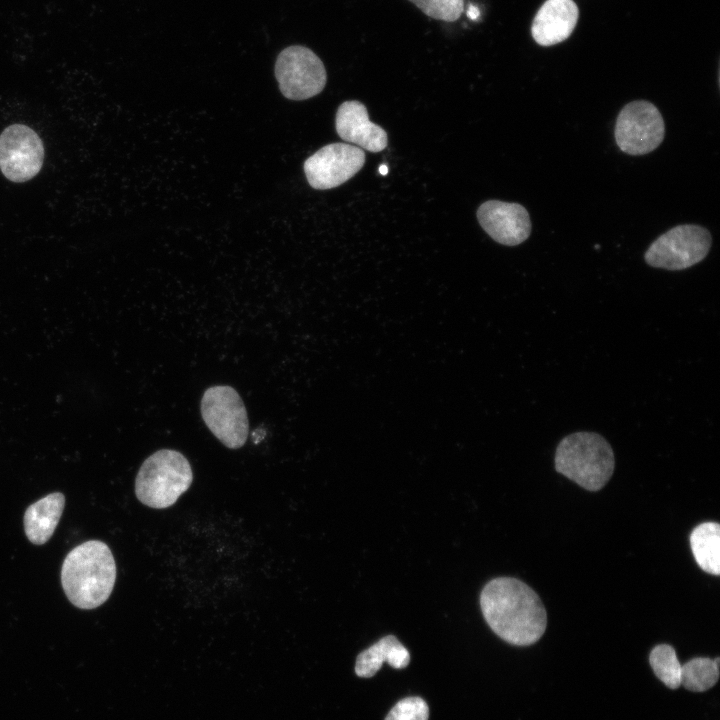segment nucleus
<instances>
[{
	"label": "nucleus",
	"mask_w": 720,
	"mask_h": 720,
	"mask_svg": "<svg viewBox=\"0 0 720 720\" xmlns=\"http://www.w3.org/2000/svg\"><path fill=\"white\" fill-rule=\"evenodd\" d=\"M274 71L281 93L291 100H305L319 94L327 81L323 62L302 45L283 49L277 56Z\"/></svg>",
	"instance_id": "0eeeda50"
},
{
	"label": "nucleus",
	"mask_w": 720,
	"mask_h": 720,
	"mask_svg": "<svg viewBox=\"0 0 720 720\" xmlns=\"http://www.w3.org/2000/svg\"><path fill=\"white\" fill-rule=\"evenodd\" d=\"M650 665L654 674L669 688L681 685V664L674 648L668 644L655 646L650 652Z\"/></svg>",
	"instance_id": "a211bd4d"
},
{
	"label": "nucleus",
	"mask_w": 720,
	"mask_h": 720,
	"mask_svg": "<svg viewBox=\"0 0 720 720\" xmlns=\"http://www.w3.org/2000/svg\"><path fill=\"white\" fill-rule=\"evenodd\" d=\"M712 244L710 232L699 225H677L654 240L645 252L646 263L671 271L684 270L701 262Z\"/></svg>",
	"instance_id": "39448f33"
},
{
	"label": "nucleus",
	"mask_w": 720,
	"mask_h": 720,
	"mask_svg": "<svg viewBox=\"0 0 720 720\" xmlns=\"http://www.w3.org/2000/svg\"><path fill=\"white\" fill-rule=\"evenodd\" d=\"M379 172H380V174H382V175H386V174L388 173V168H387V166H386V165H381L380 168H379Z\"/></svg>",
	"instance_id": "412c9836"
},
{
	"label": "nucleus",
	"mask_w": 720,
	"mask_h": 720,
	"mask_svg": "<svg viewBox=\"0 0 720 720\" xmlns=\"http://www.w3.org/2000/svg\"><path fill=\"white\" fill-rule=\"evenodd\" d=\"M65 507V496L54 492L34 502L24 513V531L32 544H45L55 532Z\"/></svg>",
	"instance_id": "4468645a"
},
{
	"label": "nucleus",
	"mask_w": 720,
	"mask_h": 720,
	"mask_svg": "<svg viewBox=\"0 0 720 720\" xmlns=\"http://www.w3.org/2000/svg\"><path fill=\"white\" fill-rule=\"evenodd\" d=\"M578 16L579 10L573 0H546L532 22L533 39L541 46L566 40L573 32Z\"/></svg>",
	"instance_id": "ddd939ff"
},
{
	"label": "nucleus",
	"mask_w": 720,
	"mask_h": 720,
	"mask_svg": "<svg viewBox=\"0 0 720 720\" xmlns=\"http://www.w3.org/2000/svg\"><path fill=\"white\" fill-rule=\"evenodd\" d=\"M116 580V564L109 546L89 540L73 548L61 568V584L77 608L94 609L110 597Z\"/></svg>",
	"instance_id": "f03ea898"
},
{
	"label": "nucleus",
	"mask_w": 720,
	"mask_h": 720,
	"mask_svg": "<svg viewBox=\"0 0 720 720\" xmlns=\"http://www.w3.org/2000/svg\"><path fill=\"white\" fill-rule=\"evenodd\" d=\"M365 163V152L345 143L328 144L304 162L308 183L314 189L338 187L352 178Z\"/></svg>",
	"instance_id": "9d476101"
},
{
	"label": "nucleus",
	"mask_w": 720,
	"mask_h": 720,
	"mask_svg": "<svg viewBox=\"0 0 720 720\" xmlns=\"http://www.w3.org/2000/svg\"><path fill=\"white\" fill-rule=\"evenodd\" d=\"M480 607L492 631L512 645H531L546 630L547 613L540 597L516 578L490 580L481 591Z\"/></svg>",
	"instance_id": "f257e3e1"
},
{
	"label": "nucleus",
	"mask_w": 720,
	"mask_h": 720,
	"mask_svg": "<svg viewBox=\"0 0 720 720\" xmlns=\"http://www.w3.org/2000/svg\"><path fill=\"white\" fill-rule=\"evenodd\" d=\"M202 419L212 434L227 448H241L248 437L249 422L238 392L228 385L205 390L200 404Z\"/></svg>",
	"instance_id": "423d86ee"
},
{
	"label": "nucleus",
	"mask_w": 720,
	"mask_h": 720,
	"mask_svg": "<svg viewBox=\"0 0 720 720\" xmlns=\"http://www.w3.org/2000/svg\"><path fill=\"white\" fill-rule=\"evenodd\" d=\"M192 481L187 458L179 451L160 449L142 463L135 478V494L142 504L165 509L176 503Z\"/></svg>",
	"instance_id": "20e7f679"
},
{
	"label": "nucleus",
	"mask_w": 720,
	"mask_h": 720,
	"mask_svg": "<svg viewBox=\"0 0 720 720\" xmlns=\"http://www.w3.org/2000/svg\"><path fill=\"white\" fill-rule=\"evenodd\" d=\"M430 18L445 22L458 20L464 10V0H409Z\"/></svg>",
	"instance_id": "6ab92c4d"
},
{
	"label": "nucleus",
	"mask_w": 720,
	"mask_h": 720,
	"mask_svg": "<svg viewBox=\"0 0 720 720\" xmlns=\"http://www.w3.org/2000/svg\"><path fill=\"white\" fill-rule=\"evenodd\" d=\"M335 127L341 139L370 152H380L387 146L386 131L369 120L365 105L359 101H345L339 106Z\"/></svg>",
	"instance_id": "f8f14e48"
},
{
	"label": "nucleus",
	"mask_w": 720,
	"mask_h": 720,
	"mask_svg": "<svg viewBox=\"0 0 720 720\" xmlns=\"http://www.w3.org/2000/svg\"><path fill=\"white\" fill-rule=\"evenodd\" d=\"M719 661V657H696L686 662L681 666V684L694 692L713 687L719 678Z\"/></svg>",
	"instance_id": "f3484780"
},
{
	"label": "nucleus",
	"mask_w": 720,
	"mask_h": 720,
	"mask_svg": "<svg viewBox=\"0 0 720 720\" xmlns=\"http://www.w3.org/2000/svg\"><path fill=\"white\" fill-rule=\"evenodd\" d=\"M384 662L396 669L405 668L410 662L408 650L394 635H387L362 651L356 659L355 673L359 677H372Z\"/></svg>",
	"instance_id": "2eb2a0df"
},
{
	"label": "nucleus",
	"mask_w": 720,
	"mask_h": 720,
	"mask_svg": "<svg viewBox=\"0 0 720 720\" xmlns=\"http://www.w3.org/2000/svg\"><path fill=\"white\" fill-rule=\"evenodd\" d=\"M43 160V143L33 129L13 124L0 134V169L10 181L30 180L40 171Z\"/></svg>",
	"instance_id": "1a4fd4ad"
},
{
	"label": "nucleus",
	"mask_w": 720,
	"mask_h": 720,
	"mask_svg": "<svg viewBox=\"0 0 720 720\" xmlns=\"http://www.w3.org/2000/svg\"><path fill=\"white\" fill-rule=\"evenodd\" d=\"M555 470L588 491H598L611 478L615 457L611 445L598 433L580 431L557 445Z\"/></svg>",
	"instance_id": "7ed1b4c3"
},
{
	"label": "nucleus",
	"mask_w": 720,
	"mask_h": 720,
	"mask_svg": "<svg viewBox=\"0 0 720 720\" xmlns=\"http://www.w3.org/2000/svg\"><path fill=\"white\" fill-rule=\"evenodd\" d=\"M690 547L699 567L706 573L720 574V525L704 522L690 534Z\"/></svg>",
	"instance_id": "dca6fc26"
},
{
	"label": "nucleus",
	"mask_w": 720,
	"mask_h": 720,
	"mask_svg": "<svg viewBox=\"0 0 720 720\" xmlns=\"http://www.w3.org/2000/svg\"><path fill=\"white\" fill-rule=\"evenodd\" d=\"M477 219L484 231L502 245H519L531 233L529 213L518 203L488 200L478 208Z\"/></svg>",
	"instance_id": "9b49d317"
},
{
	"label": "nucleus",
	"mask_w": 720,
	"mask_h": 720,
	"mask_svg": "<svg viewBox=\"0 0 720 720\" xmlns=\"http://www.w3.org/2000/svg\"><path fill=\"white\" fill-rule=\"evenodd\" d=\"M429 708L420 697H407L395 704L385 720H428Z\"/></svg>",
	"instance_id": "aec40b11"
},
{
	"label": "nucleus",
	"mask_w": 720,
	"mask_h": 720,
	"mask_svg": "<svg viewBox=\"0 0 720 720\" xmlns=\"http://www.w3.org/2000/svg\"><path fill=\"white\" fill-rule=\"evenodd\" d=\"M614 136L622 152L634 156L648 154L664 140V119L653 103L632 101L619 112Z\"/></svg>",
	"instance_id": "6e6552de"
}]
</instances>
